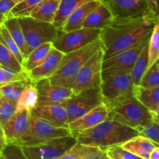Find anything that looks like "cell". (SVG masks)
<instances>
[{"mask_svg": "<svg viewBox=\"0 0 159 159\" xmlns=\"http://www.w3.org/2000/svg\"><path fill=\"white\" fill-rule=\"evenodd\" d=\"M107 110V119L134 129L158 119V115L149 111L134 96L113 104Z\"/></svg>", "mask_w": 159, "mask_h": 159, "instance_id": "obj_4", "label": "cell"}, {"mask_svg": "<svg viewBox=\"0 0 159 159\" xmlns=\"http://www.w3.org/2000/svg\"><path fill=\"white\" fill-rule=\"evenodd\" d=\"M0 67H1V65H0Z\"/></svg>", "mask_w": 159, "mask_h": 159, "instance_id": "obj_50", "label": "cell"}, {"mask_svg": "<svg viewBox=\"0 0 159 159\" xmlns=\"http://www.w3.org/2000/svg\"><path fill=\"white\" fill-rule=\"evenodd\" d=\"M100 32L101 30L93 28H82L66 33L58 30L53 46L63 54H68L99 38Z\"/></svg>", "mask_w": 159, "mask_h": 159, "instance_id": "obj_13", "label": "cell"}, {"mask_svg": "<svg viewBox=\"0 0 159 159\" xmlns=\"http://www.w3.org/2000/svg\"><path fill=\"white\" fill-rule=\"evenodd\" d=\"M133 96L145 108L152 113H159V86L144 88L141 85H134Z\"/></svg>", "mask_w": 159, "mask_h": 159, "instance_id": "obj_20", "label": "cell"}, {"mask_svg": "<svg viewBox=\"0 0 159 159\" xmlns=\"http://www.w3.org/2000/svg\"><path fill=\"white\" fill-rule=\"evenodd\" d=\"M29 110L16 111L3 125V138L6 143L17 144L27 130L30 124Z\"/></svg>", "mask_w": 159, "mask_h": 159, "instance_id": "obj_15", "label": "cell"}, {"mask_svg": "<svg viewBox=\"0 0 159 159\" xmlns=\"http://www.w3.org/2000/svg\"><path fill=\"white\" fill-rule=\"evenodd\" d=\"M16 4L13 0H0V16L5 19L9 17V12Z\"/></svg>", "mask_w": 159, "mask_h": 159, "instance_id": "obj_41", "label": "cell"}, {"mask_svg": "<svg viewBox=\"0 0 159 159\" xmlns=\"http://www.w3.org/2000/svg\"><path fill=\"white\" fill-rule=\"evenodd\" d=\"M148 54L147 44V46L143 49L140 55L138 56L130 71V76L134 85H139L143 75L148 70Z\"/></svg>", "mask_w": 159, "mask_h": 159, "instance_id": "obj_28", "label": "cell"}, {"mask_svg": "<svg viewBox=\"0 0 159 159\" xmlns=\"http://www.w3.org/2000/svg\"><path fill=\"white\" fill-rule=\"evenodd\" d=\"M0 137H3V129L1 124H0Z\"/></svg>", "mask_w": 159, "mask_h": 159, "instance_id": "obj_45", "label": "cell"}, {"mask_svg": "<svg viewBox=\"0 0 159 159\" xmlns=\"http://www.w3.org/2000/svg\"><path fill=\"white\" fill-rule=\"evenodd\" d=\"M100 48H102V42L99 37L79 49L65 54L57 70L48 79L50 82L53 85L71 89L78 71Z\"/></svg>", "mask_w": 159, "mask_h": 159, "instance_id": "obj_3", "label": "cell"}, {"mask_svg": "<svg viewBox=\"0 0 159 159\" xmlns=\"http://www.w3.org/2000/svg\"><path fill=\"white\" fill-rule=\"evenodd\" d=\"M38 96H37V91L36 89L35 84L33 82H29L24 87L22 91L20 97L16 101V111L20 110H29L37 107Z\"/></svg>", "mask_w": 159, "mask_h": 159, "instance_id": "obj_26", "label": "cell"}, {"mask_svg": "<svg viewBox=\"0 0 159 159\" xmlns=\"http://www.w3.org/2000/svg\"><path fill=\"white\" fill-rule=\"evenodd\" d=\"M136 130L138 132V135L149 139L158 145L159 144L158 119L154 120L145 125L138 127Z\"/></svg>", "mask_w": 159, "mask_h": 159, "instance_id": "obj_35", "label": "cell"}, {"mask_svg": "<svg viewBox=\"0 0 159 159\" xmlns=\"http://www.w3.org/2000/svg\"><path fill=\"white\" fill-rule=\"evenodd\" d=\"M102 103V99L99 87L89 89L78 94H73L71 97L61 102L68 115V124Z\"/></svg>", "mask_w": 159, "mask_h": 159, "instance_id": "obj_11", "label": "cell"}, {"mask_svg": "<svg viewBox=\"0 0 159 159\" xmlns=\"http://www.w3.org/2000/svg\"><path fill=\"white\" fill-rule=\"evenodd\" d=\"M108 117V110L103 103L97 106L81 117L68 124V128L73 137L82 130L94 127L106 120Z\"/></svg>", "mask_w": 159, "mask_h": 159, "instance_id": "obj_17", "label": "cell"}, {"mask_svg": "<svg viewBox=\"0 0 159 159\" xmlns=\"http://www.w3.org/2000/svg\"><path fill=\"white\" fill-rule=\"evenodd\" d=\"M148 69L159 59V23L155 25L148 43Z\"/></svg>", "mask_w": 159, "mask_h": 159, "instance_id": "obj_31", "label": "cell"}, {"mask_svg": "<svg viewBox=\"0 0 159 159\" xmlns=\"http://www.w3.org/2000/svg\"><path fill=\"white\" fill-rule=\"evenodd\" d=\"M16 112V102L2 98L0 101V124L3 127Z\"/></svg>", "mask_w": 159, "mask_h": 159, "instance_id": "obj_38", "label": "cell"}, {"mask_svg": "<svg viewBox=\"0 0 159 159\" xmlns=\"http://www.w3.org/2000/svg\"><path fill=\"white\" fill-rule=\"evenodd\" d=\"M5 20V18L3 16H0V23H1V22H3V20Z\"/></svg>", "mask_w": 159, "mask_h": 159, "instance_id": "obj_46", "label": "cell"}, {"mask_svg": "<svg viewBox=\"0 0 159 159\" xmlns=\"http://www.w3.org/2000/svg\"><path fill=\"white\" fill-rule=\"evenodd\" d=\"M71 135L68 128L56 127L30 114L29 127L23 138L16 144L20 147L33 146L54 138Z\"/></svg>", "mask_w": 159, "mask_h": 159, "instance_id": "obj_8", "label": "cell"}, {"mask_svg": "<svg viewBox=\"0 0 159 159\" xmlns=\"http://www.w3.org/2000/svg\"><path fill=\"white\" fill-rule=\"evenodd\" d=\"M103 51L98 50L78 71L71 89L73 94H78L85 89L99 87L102 82V64Z\"/></svg>", "mask_w": 159, "mask_h": 159, "instance_id": "obj_9", "label": "cell"}, {"mask_svg": "<svg viewBox=\"0 0 159 159\" xmlns=\"http://www.w3.org/2000/svg\"><path fill=\"white\" fill-rule=\"evenodd\" d=\"M52 48V42H48L33 50L22 62V68L23 71L27 73L28 71L38 66L48 56Z\"/></svg>", "mask_w": 159, "mask_h": 159, "instance_id": "obj_24", "label": "cell"}, {"mask_svg": "<svg viewBox=\"0 0 159 159\" xmlns=\"http://www.w3.org/2000/svg\"><path fill=\"white\" fill-rule=\"evenodd\" d=\"M148 159H159V147L156 146L150 153Z\"/></svg>", "mask_w": 159, "mask_h": 159, "instance_id": "obj_43", "label": "cell"}, {"mask_svg": "<svg viewBox=\"0 0 159 159\" xmlns=\"http://www.w3.org/2000/svg\"><path fill=\"white\" fill-rule=\"evenodd\" d=\"M151 34L143 37L134 46L103 60L102 79L113 75L129 74L138 56L148 43Z\"/></svg>", "mask_w": 159, "mask_h": 159, "instance_id": "obj_7", "label": "cell"}, {"mask_svg": "<svg viewBox=\"0 0 159 159\" xmlns=\"http://www.w3.org/2000/svg\"><path fill=\"white\" fill-rule=\"evenodd\" d=\"M121 146L123 148L139 157L140 158L148 159L150 153L154 148L158 145L149 139L138 135L124 142Z\"/></svg>", "mask_w": 159, "mask_h": 159, "instance_id": "obj_23", "label": "cell"}, {"mask_svg": "<svg viewBox=\"0 0 159 159\" xmlns=\"http://www.w3.org/2000/svg\"><path fill=\"white\" fill-rule=\"evenodd\" d=\"M103 159H110V158H108V157H107V156H106V157H105V158H104Z\"/></svg>", "mask_w": 159, "mask_h": 159, "instance_id": "obj_49", "label": "cell"}, {"mask_svg": "<svg viewBox=\"0 0 159 159\" xmlns=\"http://www.w3.org/2000/svg\"><path fill=\"white\" fill-rule=\"evenodd\" d=\"M139 85L144 88H155V87L159 86L158 61L154 63L146 71L140 82Z\"/></svg>", "mask_w": 159, "mask_h": 159, "instance_id": "obj_34", "label": "cell"}, {"mask_svg": "<svg viewBox=\"0 0 159 159\" xmlns=\"http://www.w3.org/2000/svg\"><path fill=\"white\" fill-rule=\"evenodd\" d=\"M1 23H2V22H1Z\"/></svg>", "mask_w": 159, "mask_h": 159, "instance_id": "obj_51", "label": "cell"}, {"mask_svg": "<svg viewBox=\"0 0 159 159\" xmlns=\"http://www.w3.org/2000/svg\"><path fill=\"white\" fill-rule=\"evenodd\" d=\"M61 0H42L30 12L28 16L46 23H54Z\"/></svg>", "mask_w": 159, "mask_h": 159, "instance_id": "obj_22", "label": "cell"}, {"mask_svg": "<svg viewBox=\"0 0 159 159\" xmlns=\"http://www.w3.org/2000/svg\"><path fill=\"white\" fill-rule=\"evenodd\" d=\"M113 18L147 17L159 20L158 0H99Z\"/></svg>", "mask_w": 159, "mask_h": 159, "instance_id": "obj_5", "label": "cell"}, {"mask_svg": "<svg viewBox=\"0 0 159 159\" xmlns=\"http://www.w3.org/2000/svg\"><path fill=\"white\" fill-rule=\"evenodd\" d=\"M13 1H15L16 3H19V2H20L23 1V0H13Z\"/></svg>", "mask_w": 159, "mask_h": 159, "instance_id": "obj_47", "label": "cell"}, {"mask_svg": "<svg viewBox=\"0 0 159 159\" xmlns=\"http://www.w3.org/2000/svg\"><path fill=\"white\" fill-rule=\"evenodd\" d=\"M0 43H2L6 48H8L13 54V55L16 57L19 62L22 65L23 57L21 54V51L19 49L18 46L16 43V42L14 41L12 37H11L10 34L7 30L6 26H4L2 22L0 23Z\"/></svg>", "mask_w": 159, "mask_h": 159, "instance_id": "obj_33", "label": "cell"}, {"mask_svg": "<svg viewBox=\"0 0 159 159\" xmlns=\"http://www.w3.org/2000/svg\"><path fill=\"white\" fill-rule=\"evenodd\" d=\"M0 65L16 73L24 71L22 65L8 48L0 43Z\"/></svg>", "mask_w": 159, "mask_h": 159, "instance_id": "obj_30", "label": "cell"}, {"mask_svg": "<svg viewBox=\"0 0 159 159\" xmlns=\"http://www.w3.org/2000/svg\"><path fill=\"white\" fill-rule=\"evenodd\" d=\"M37 91V105L61 103L73 95L71 89L53 85L48 79H43L35 82Z\"/></svg>", "mask_w": 159, "mask_h": 159, "instance_id": "obj_14", "label": "cell"}, {"mask_svg": "<svg viewBox=\"0 0 159 159\" xmlns=\"http://www.w3.org/2000/svg\"><path fill=\"white\" fill-rule=\"evenodd\" d=\"M158 23L159 20L147 17L113 19L108 26L101 30L99 34L103 60L134 46L150 34Z\"/></svg>", "mask_w": 159, "mask_h": 159, "instance_id": "obj_1", "label": "cell"}, {"mask_svg": "<svg viewBox=\"0 0 159 159\" xmlns=\"http://www.w3.org/2000/svg\"><path fill=\"white\" fill-rule=\"evenodd\" d=\"M100 3L99 0H91L79 7L76 8L68 16L59 30L62 32H71L82 29L87 16Z\"/></svg>", "mask_w": 159, "mask_h": 159, "instance_id": "obj_19", "label": "cell"}, {"mask_svg": "<svg viewBox=\"0 0 159 159\" xmlns=\"http://www.w3.org/2000/svg\"><path fill=\"white\" fill-rule=\"evenodd\" d=\"M64 55L65 54L53 46L44 60L38 66L26 73L30 82L35 83L41 79H49L57 70Z\"/></svg>", "mask_w": 159, "mask_h": 159, "instance_id": "obj_18", "label": "cell"}, {"mask_svg": "<svg viewBox=\"0 0 159 159\" xmlns=\"http://www.w3.org/2000/svg\"><path fill=\"white\" fill-rule=\"evenodd\" d=\"M100 149L84 145L79 142L56 159H87Z\"/></svg>", "mask_w": 159, "mask_h": 159, "instance_id": "obj_29", "label": "cell"}, {"mask_svg": "<svg viewBox=\"0 0 159 159\" xmlns=\"http://www.w3.org/2000/svg\"><path fill=\"white\" fill-rule=\"evenodd\" d=\"M113 16L106 5L101 2L87 16L82 28L102 30L113 20Z\"/></svg>", "mask_w": 159, "mask_h": 159, "instance_id": "obj_21", "label": "cell"}, {"mask_svg": "<svg viewBox=\"0 0 159 159\" xmlns=\"http://www.w3.org/2000/svg\"><path fill=\"white\" fill-rule=\"evenodd\" d=\"M105 153L107 156L110 159H141L123 148L121 145L108 148L105 150Z\"/></svg>", "mask_w": 159, "mask_h": 159, "instance_id": "obj_40", "label": "cell"}, {"mask_svg": "<svg viewBox=\"0 0 159 159\" xmlns=\"http://www.w3.org/2000/svg\"><path fill=\"white\" fill-rule=\"evenodd\" d=\"M2 98V94H1V93H0V101H1Z\"/></svg>", "mask_w": 159, "mask_h": 159, "instance_id": "obj_48", "label": "cell"}, {"mask_svg": "<svg viewBox=\"0 0 159 159\" xmlns=\"http://www.w3.org/2000/svg\"><path fill=\"white\" fill-rule=\"evenodd\" d=\"M138 135L136 129L107 119L91 128L79 132L75 138L80 144L105 151L108 148L121 145Z\"/></svg>", "mask_w": 159, "mask_h": 159, "instance_id": "obj_2", "label": "cell"}, {"mask_svg": "<svg viewBox=\"0 0 159 159\" xmlns=\"http://www.w3.org/2000/svg\"><path fill=\"white\" fill-rule=\"evenodd\" d=\"M18 20L24 35L26 56L43 43H53L57 37L58 30L52 23L40 21L30 16L20 17Z\"/></svg>", "mask_w": 159, "mask_h": 159, "instance_id": "obj_6", "label": "cell"}, {"mask_svg": "<svg viewBox=\"0 0 159 159\" xmlns=\"http://www.w3.org/2000/svg\"><path fill=\"white\" fill-rule=\"evenodd\" d=\"M27 80H30V79L25 71L16 73L7 68L0 67V87L4 86L8 84L13 83V82Z\"/></svg>", "mask_w": 159, "mask_h": 159, "instance_id": "obj_36", "label": "cell"}, {"mask_svg": "<svg viewBox=\"0 0 159 159\" xmlns=\"http://www.w3.org/2000/svg\"><path fill=\"white\" fill-rule=\"evenodd\" d=\"M89 1L91 0H61L60 6L54 18L53 25L59 30L61 28L68 16L74 9Z\"/></svg>", "mask_w": 159, "mask_h": 159, "instance_id": "obj_27", "label": "cell"}, {"mask_svg": "<svg viewBox=\"0 0 159 159\" xmlns=\"http://www.w3.org/2000/svg\"><path fill=\"white\" fill-rule=\"evenodd\" d=\"M30 113L33 116L43 120L56 127L68 128V115L61 103L37 106Z\"/></svg>", "mask_w": 159, "mask_h": 159, "instance_id": "obj_16", "label": "cell"}, {"mask_svg": "<svg viewBox=\"0 0 159 159\" xmlns=\"http://www.w3.org/2000/svg\"><path fill=\"white\" fill-rule=\"evenodd\" d=\"M0 159H29L23 153L22 148L12 143H6L0 153Z\"/></svg>", "mask_w": 159, "mask_h": 159, "instance_id": "obj_39", "label": "cell"}, {"mask_svg": "<svg viewBox=\"0 0 159 159\" xmlns=\"http://www.w3.org/2000/svg\"><path fill=\"white\" fill-rule=\"evenodd\" d=\"M41 1L42 0H23L12 8L9 12V16L17 18L28 16L30 11Z\"/></svg>", "mask_w": 159, "mask_h": 159, "instance_id": "obj_37", "label": "cell"}, {"mask_svg": "<svg viewBox=\"0 0 159 159\" xmlns=\"http://www.w3.org/2000/svg\"><path fill=\"white\" fill-rule=\"evenodd\" d=\"M6 141H5L4 138L3 137H0V153H1L2 150L3 149V148H4V146L6 145Z\"/></svg>", "mask_w": 159, "mask_h": 159, "instance_id": "obj_44", "label": "cell"}, {"mask_svg": "<svg viewBox=\"0 0 159 159\" xmlns=\"http://www.w3.org/2000/svg\"><path fill=\"white\" fill-rule=\"evenodd\" d=\"M2 23L18 46L19 49L21 51L23 59H24L26 57V42H25L24 35H23V30H22L20 23H19L18 18L14 16H9L5 19Z\"/></svg>", "mask_w": 159, "mask_h": 159, "instance_id": "obj_25", "label": "cell"}, {"mask_svg": "<svg viewBox=\"0 0 159 159\" xmlns=\"http://www.w3.org/2000/svg\"><path fill=\"white\" fill-rule=\"evenodd\" d=\"M73 136L54 138L33 146L21 147L23 153L29 159H56L76 144Z\"/></svg>", "mask_w": 159, "mask_h": 159, "instance_id": "obj_12", "label": "cell"}, {"mask_svg": "<svg viewBox=\"0 0 159 159\" xmlns=\"http://www.w3.org/2000/svg\"><path fill=\"white\" fill-rule=\"evenodd\" d=\"M106 156H107V155L105 153V151L99 150L96 153H95L94 155H93L87 159H103Z\"/></svg>", "mask_w": 159, "mask_h": 159, "instance_id": "obj_42", "label": "cell"}, {"mask_svg": "<svg viewBox=\"0 0 159 159\" xmlns=\"http://www.w3.org/2000/svg\"><path fill=\"white\" fill-rule=\"evenodd\" d=\"M29 82H30V80L21 81V82H13L0 87V93L4 99L16 102L22 91Z\"/></svg>", "mask_w": 159, "mask_h": 159, "instance_id": "obj_32", "label": "cell"}, {"mask_svg": "<svg viewBox=\"0 0 159 159\" xmlns=\"http://www.w3.org/2000/svg\"><path fill=\"white\" fill-rule=\"evenodd\" d=\"M102 103L107 108L133 96L134 84L129 74H117L102 79L100 85Z\"/></svg>", "mask_w": 159, "mask_h": 159, "instance_id": "obj_10", "label": "cell"}]
</instances>
